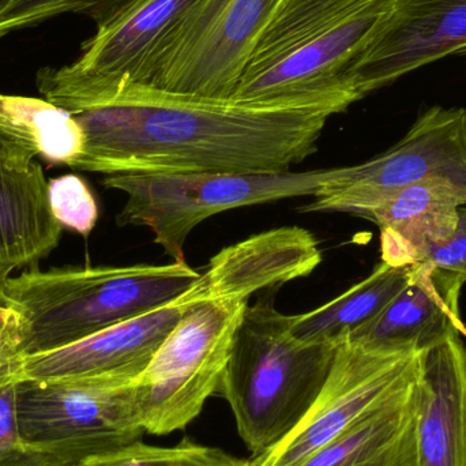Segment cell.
Wrapping results in <instances>:
<instances>
[{
  "mask_svg": "<svg viewBox=\"0 0 466 466\" xmlns=\"http://www.w3.org/2000/svg\"><path fill=\"white\" fill-rule=\"evenodd\" d=\"M84 131L71 168L97 174L285 172L318 149L333 112L263 106L116 82L74 101Z\"/></svg>",
  "mask_w": 466,
  "mask_h": 466,
  "instance_id": "1",
  "label": "cell"
},
{
  "mask_svg": "<svg viewBox=\"0 0 466 466\" xmlns=\"http://www.w3.org/2000/svg\"><path fill=\"white\" fill-rule=\"evenodd\" d=\"M394 0H284L229 100L347 111L348 73Z\"/></svg>",
  "mask_w": 466,
  "mask_h": 466,
  "instance_id": "2",
  "label": "cell"
},
{
  "mask_svg": "<svg viewBox=\"0 0 466 466\" xmlns=\"http://www.w3.org/2000/svg\"><path fill=\"white\" fill-rule=\"evenodd\" d=\"M187 262L41 271L0 284V300L18 315L19 359L76 344L112 326L174 303L198 281Z\"/></svg>",
  "mask_w": 466,
  "mask_h": 466,
  "instance_id": "3",
  "label": "cell"
},
{
  "mask_svg": "<svg viewBox=\"0 0 466 466\" xmlns=\"http://www.w3.org/2000/svg\"><path fill=\"white\" fill-rule=\"evenodd\" d=\"M295 315L273 296L247 306L233 339L218 393L228 401L252 460L276 448L319 396L339 344L296 339Z\"/></svg>",
  "mask_w": 466,
  "mask_h": 466,
  "instance_id": "4",
  "label": "cell"
},
{
  "mask_svg": "<svg viewBox=\"0 0 466 466\" xmlns=\"http://www.w3.org/2000/svg\"><path fill=\"white\" fill-rule=\"evenodd\" d=\"M350 167L306 172L122 174L104 186L126 194L117 226L147 227L172 262H186L191 232L213 216L249 205L315 197L350 177Z\"/></svg>",
  "mask_w": 466,
  "mask_h": 466,
  "instance_id": "5",
  "label": "cell"
},
{
  "mask_svg": "<svg viewBox=\"0 0 466 466\" xmlns=\"http://www.w3.org/2000/svg\"><path fill=\"white\" fill-rule=\"evenodd\" d=\"M182 306L179 322L136 380L137 404L147 434L186 429L218 393L248 303L199 300Z\"/></svg>",
  "mask_w": 466,
  "mask_h": 466,
  "instance_id": "6",
  "label": "cell"
},
{
  "mask_svg": "<svg viewBox=\"0 0 466 466\" xmlns=\"http://www.w3.org/2000/svg\"><path fill=\"white\" fill-rule=\"evenodd\" d=\"M16 421L30 451L79 462L141 441L136 380H16Z\"/></svg>",
  "mask_w": 466,
  "mask_h": 466,
  "instance_id": "7",
  "label": "cell"
},
{
  "mask_svg": "<svg viewBox=\"0 0 466 466\" xmlns=\"http://www.w3.org/2000/svg\"><path fill=\"white\" fill-rule=\"evenodd\" d=\"M424 350L344 339L319 396L303 420L254 466H298L419 380Z\"/></svg>",
  "mask_w": 466,
  "mask_h": 466,
  "instance_id": "8",
  "label": "cell"
},
{
  "mask_svg": "<svg viewBox=\"0 0 466 466\" xmlns=\"http://www.w3.org/2000/svg\"><path fill=\"white\" fill-rule=\"evenodd\" d=\"M284 0H199L153 65L147 86L229 100Z\"/></svg>",
  "mask_w": 466,
  "mask_h": 466,
  "instance_id": "9",
  "label": "cell"
},
{
  "mask_svg": "<svg viewBox=\"0 0 466 466\" xmlns=\"http://www.w3.org/2000/svg\"><path fill=\"white\" fill-rule=\"evenodd\" d=\"M431 177L466 186V108L424 111L396 145L352 166L350 177L328 186L300 212L359 216L394 194Z\"/></svg>",
  "mask_w": 466,
  "mask_h": 466,
  "instance_id": "10",
  "label": "cell"
},
{
  "mask_svg": "<svg viewBox=\"0 0 466 466\" xmlns=\"http://www.w3.org/2000/svg\"><path fill=\"white\" fill-rule=\"evenodd\" d=\"M199 0H147L85 41L78 59L41 68L35 76L46 101L67 111L82 96L116 82L147 85L153 65Z\"/></svg>",
  "mask_w": 466,
  "mask_h": 466,
  "instance_id": "11",
  "label": "cell"
},
{
  "mask_svg": "<svg viewBox=\"0 0 466 466\" xmlns=\"http://www.w3.org/2000/svg\"><path fill=\"white\" fill-rule=\"evenodd\" d=\"M466 54V0H394L348 73L361 100L451 55Z\"/></svg>",
  "mask_w": 466,
  "mask_h": 466,
  "instance_id": "12",
  "label": "cell"
},
{
  "mask_svg": "<svg viewBox=\"0 0 466 466\" xmlns=\"http://www.w3.org/2000/svg\"><path fill=\"white\" fill-rule=\"evenodd\" d=\"M322 262L319 241L300 227H281L249 236L215 255L198 281L177 304L199 300L248 303L254 293L307 277Z\"/></svg>",
  "mask_w": 466,
  "mask_h": 466,
  "instance_id": "13",
  "label": "cell"
},
{
  "mask_svg": "<svg viewBox=\"0 0 466 466\" xmlns=\"http://www.w3.org/2000/svg\"><path fill=\"white\" fill-rule=\"evenodd\" d=\"M182 304L153 309L76 344L16 361L15 380L108 377L134 380L179 322Z\"/></svg>",
  "mask_w": 466,
  "mask_h": 466,
  "instance_id": "14",
  "label": "cell"
},
{
  "mask_svg": "<svg viewBox=\"0 0 466 466\" xmlns=\"http://www.w3.org/2000/svg\"><path fill=\"white\" fill-rule=\"evenodd\" d=\"M466 277L430 262L419 263L410 281L350 341L426 350L453 334L466 336L460 296Z\"/></svg>",
  "mask_w": 466,
  "mask_h": 466,
  "instance_id": "15",
  "label": "cell"
},
{
  "mask_svg": "<svg viewBox=\"0 0 466 466\" xmlns=\"http://www.w3.org/2000/svg\"><path fill=\"white\" fill-rule=\"evenodd\" d=\"M62 231L35 156L0 141V284L16 268L48 257Z\"/></svg>",
  "mask_w": 466,
  "mask_h": 466,
  "instance_id": "16",
  "label": "cell"
},
{
  "mask_svg": "<svg viewBox=\"0 0 466 466\" xmlns=\"http://www.w3.org/2000/svg\"><path fill=\"white\" fill-rule=\"evenodd\" d=\"M464 205L466 186L431 177L399 191L359 218L380 228V262L402 268L424 262L432 248L454 235Z\"/></svg>",
  "mask_w": 466,
  "mask_h": 466,
  "instance_id": "17",
  "label": "cell"
},
{
  "mask_svg": "<svg viewBox=\"0 0 466 466\" xmlns=\"http://www.w3.org/2000/svg\"><path fill=\"white\" fill-rule=\"evenodd\" d=\"M418 396L419 466H466V345L461 334L424 350Z\"/></svg>",
  "mask_w": 466,
  "mask_h": 466,
  "instance_id": "18",
  "label": "cell"
},
{
  "mask_svg": "<svg viewBox=\"0 0 466 466\" xmlns=\"http://www.w3.org/2000/svg\"><path fill=\"white\" fill-rule=\"evenodd\" d=\"M418 380L298 466H419Z\"/></svg>",
  "mask_w": 466,
  "mask_h": 466,
  "instance_id": "19",
  "label": "cell"
},
{
  "mask_svg": "<svg viewBox=\"0 0 466 466\" xmlns=\"http://www.w3.org/2000/svg\"><path fill=\"white\" fill-rule=\"evenodd\" d=\"M418 265L393 268L380 262L347 292L312 311L295 315L293 334L301 341L339 344L388 307L410 281Z\"/></svg>",
  "mask_w": 466,
  "mask_h": 466,
  "instance_id": "20",
  "label": "cell"
},
{
  "mask_svg": "<svg viewBox=\"0 0 466 466\" xmlns=\"http://www.w3.org/2000/svg\"><path fill=\"white\" fill-rule=\"evenodd\" d=\"M0 141L48 163L73 167L85 137L76 116L49 101L0 95Z\"/></svg>",
  "mask_w": 466,
  "mask_h": 466,
  "instance_id": "21",
  "label": "cell"
},
{
  "mask_svg": "<svg viewBox=\"0 0 466 466\" xmlns=\"http://www.w3.org/2000/svg\"><path fill=\"white\" fill-rule=\"evenodd\" d=\"M147 0H5L0 5V38L62 14H79L97 30L111 26Z\"/></svg>",
  "mask_w": 466,
  "mask_h": 466,
  "instance_id": "22",
  "label": "cell"
},
{
  "mask_svg": "<svg viewBox=\"0 0 466 466\" xmlns=\"http://www.w3.org/2000/svg\"><path fill=\"white\" fill-rule=\"evenodd\" d=\"M78 466H254L218 448L198 445L185 440L172 448L145 445L141 441L86 457Z\"/></svg>",
  "mask_w": 466,
  "mask_h": 466,
  "instance_id": "23",
  "label": "cell"
},
{
  "mask_svg": "<svg viewBox=\"0 0 466 466\" xmlns=\"http://www.w3.org/2000/svg\"><path fill=\"white\" fill-rule=\"evenodd\" d=\"M48 201L52 216L63 228L82 236L93 231L98 220V208L92 191L76 175H65L48 182Z\"/></svg>",
  "mask_w": 466,
  "mask_h": 466,
  "instance_id": "24",
  "label": "cell"
},
{
  "mask_svg": "<svg viewBox=\"0 0 466 466\" xmlns=\"http://www.w3.org/2000/svg\"><path fill=\"white\" fill-rule=\"evenodd\" d=\"M25 451L16 421V380L10 378L0 382V460Z\"/></svg>",
  "mask_w": 466,
  "mask_h": 466,
  "instance_id": "25",
  "label": "cell"
},
{
  "mask_svg": "<svg viewBox=\"0 0 466 466\" xmlns=\"http://www.w3.org/2000/svg\"><path fill=\"white\" fill-rule=\"evenodd\" d=\"M424 262L466 277V205L460 208L459 223L454 235L445 243L432 248Z\"/></svg>",
  "mask_w": 466,
  "mask_h": 466,
  "instance_id": "26",
  "label": "cell"
},
{
  "mask_svg": "<svg viewBox=\"0 0 466 466\" xmlns=\"http://www.w3.org/2000/svg\"><path fill=\"white\" fill-rule=\"evenodd\" d=\"M19 360V319L16 312L0 300V382L13 378Z\"/></svg>",
  "mask_w": 466,
  "mask_h": 466,
  "instance_id": "27",
  "label": "cell"
},
{
  "mask_svg": "<svg viewBox=\"0 0 466 466\" xmlns=\"http://www.w3.org/2000/svg\"><path fill=\"white\" fill-rule=\"evenodd\" d=\"M0 466H78V462L37 451H25L0 460Z\"/></svg>",
  "mask_w": 466,
  "mask_h": 466,
  "instance_id": "28",
  "label": "cell"
},
{
  "mask_svg": "<svg viewBox=\"0 0 466 466\" xmlns=\"http://www.w3.org/2000/svg\"><path fill=\"white\" fill-rule=\"evenodd\" d=\"M5 0H0V5H3V3H5Z\"/></svg>",
  "mask_w": 466,
  "mask_h": 466,
  "instance_id": "29",
  "label": "cell"
}]
</instances>
